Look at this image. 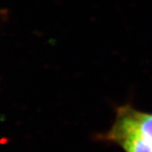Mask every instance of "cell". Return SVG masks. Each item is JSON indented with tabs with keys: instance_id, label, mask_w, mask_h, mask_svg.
Segmentation results:
<instances>
[{
	"instance_id": "1",
	"label": "cell",
	"mask_w": 152,
	"mask_h": 152,
	"mask_svg": "<svg viewBox=\"0 0 152 152\" xmlns=\"http://www.w3.org/2000/svg\"><path fill=\"white\" fill-rule=\"evenodd\" d=\"M98 137L123 152H152V112L141 111L130 104L119 105L112 126Z\"/></svg>"
}]
</instances>
